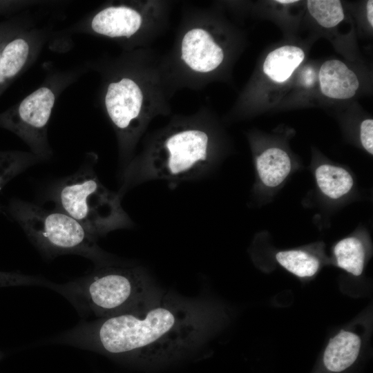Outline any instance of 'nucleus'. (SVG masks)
Segmentation results:
<instances>
[{
    "label": "nucleus",
    "instance_id": "obj_1",
    "mask_svg": "<svg viewBox=\"0 0 373 373\" xmlns=\"http://www.w3.org/2000/svg\"><path fill=\"white\" fill-rule=\"evenodd\" d=\"M218 313L204 296L165 291L144 310L82 320L52 339L140 366L165 365L204 347L216 331Z\"/></svg>",
    "mask_w": 373,
    "mask_h": 373
},
{
    "label": "nucleus",
    "instance_id": "obj_2",
    "mask_svg": "<svg viewBox=\"0 0 373 373\" xmlns=\"http://www.w3.org/2000/svg\"><path fill=\"white\" fill-rule=\"evenodd\" d=\"M213 142L204 112L173 119L124 166L118 192L123 196L132 187L151 180L175 186L204 178L212 164Z\"/></svg>",
    "mask_w": 373,
    "mask_h": 373
},
{
    "label": "nucleus",
    "instance_id": "obj_3",
    "mask_svg": "<svg viewBox=\"0 0 373 373\" xmlns=\"http://www.w3.org/2000/svg\"><path fill=\"white\" fill-rule=\"evenodd\" d=\"M110 75L104 85L102 104L125 166L150 122L169 112L172 81L164 63L142 58L124 62Z\"/></svg>",
    "mask_w": 373,
    "mask_h": 373
},
{
    "label": "nucleus",
    "instance_id": "obj_4",
    "mask_svg": "<svg viewBox=\"0 0 373 373\" xmlns=\"http://www.w3.org/2000/svg\"><path fill=\"white\" fill-rule=\"evenodd\" d=\"M48 288L68 300L84 319L144 310L166 291L142 266L118 259L66 283L51 282Z\"/></svg>",
    "mask_w": 373,
    "mask_h": 373
},
{
    "label": "nucleus",
    "instance_id": "obj_5",
    "mask_svg": "<svg viewBox=\"0 0 373 373\" xmlns=\"http://www.w3.org/2000/svg\"><path fill=\"white\" fill-rule=\"evenodd\" d=\"M23 231L30 241L49 259L74 254L90 260L95 267L116 260L79 222L55 208L46 209L18 198L0 207Z\"/></svg>",
    "mask_w": 373,
    "mask_h": 373
},
{
    "label": "nucleus",
    "instance_id": "obj_6",
    "mask_svg": "<svg viewBox=\"0 0 373 373\" xmlns=\"http://www.w3.org/2000/svg\"><path fill=\"white\" fill-rule=\"evenodd\" d=\"M93 158L54 184L49 198L55 208L70 216L98 239L113 231L131 228L133 223L122 206V195L101 182Z\"/></svg>",
    "mask_w": 373,
    "mask_h": 373
},
{
    "label": "nucleus",
    "instance_id": "obj_7",
    "mask_svg": "<svg viewBox=\"0 0 373 373\" xmlns=\"http://www.w3.org/2000/svg\"><path fill=\"white\" fill-rule=\"evenodd\" d=\"M70 78L46 82L21 101L0 113V128L20 137L41 160L52 151L48 140V126L56 99Z\"/></svg>",
    "mask_w": 373,
    "mask_h": 373
},
{
    "label": "nucleus",
    "instance_id": "obj_8",
    "mask_svg": "<svg viewBox=\"0 0 373 373\" xmlns=\"http://www.w3.org/2000/svg\"><path fill=\"white\" fill-rule=\"evenodd\" d=\"M204 14L188 20L175 44L174 67L192 79L204 80L222 64L225 52Z\"/></svg>",
    "mask_w": 373,
    "mask_h": 373
},
{
    "label": "nucleus",
    "instance_id": "obj_9",
    "mask_svg": "<svg viewBox=\"0 0 373 373\" xmlns=\"http://www.w3.org/2000/svg\"><path fill=\"white\" fill-rule=\"evenodd\" d=\"M160 4L148 1L108 5L92 16L89 28L96 35L111 39H135L161 21L164 8Z\"/></svg>",
    "mask_w": 373,
    "mask_h": 373
},
{
    "label": "nucleus",
    "instance_id": "obj_10",
    "mask_svg": "<svg viewBox=\"0 0 373 373\" xmlns=\"http://www.w3.org/2000/svg\"><path fill=\"white\" fill-rule=\"evenodd\" d=\"M38 35L20 23L8 39L0 60V96L28 67L39 47Z\"/></svg>",
    "mask_w": 373,
    "mask_h": 373
},
{
    "label": "nucleus",
    "instance_id": "obj_11",
    "mask_svg": "<svg viewBox=\"0 0 373 373\" xmlns=\"http://www.w3.org/2000/svg\"><path fill=\"white\" fill-rule=\"evenodd\" d=\"M319 83L322 93L336 99L354 97L359 86L356 74L338 59L323 64L319 70Z\"/></svg>",
    "mask_w": 373,
    "mask_h": 373
},
{
    "label": "nucleus",
    "instance_id": "obj_12",
    "mask_svg": "<svg viewBox=\"0 0 373 373\" xmlns=\"http://www.w3.org/2000/svg\"><path fill=\"white\" fill-rule=\"evenodd\" d=\"M361 339L356 334L342 330L331 338L323 354V365L327 370L339 373L356 361L360 351Z\"/></svg>",
    "mask_w": 373,
    "mask_h": 373
},
{
    "label": "nucleus",
    "instance_id": "obj_13",
    "mask_svg": "<svg viewBox=\"0 0 373 373\" xmlns=\"http://www.w3.org/2000/svg\"><path fill=\"white\" fill-rule=\"evenodd\" d=\"M256 167L262 183L268 187H276L289 175L291 162L285 151L272 147L266 149L256 157Z\"/></svg>",
    "mask_w": 373,
    "mask_h": 373
},
{
    "label": "nucleus",
    "instance_id": "obj_14",
    "mask_svg": "<svg viewBox=\"0 0 373 373\" xmlns=\"http://www.w3.org/2000/svg\"><path fill=\"white\" fill-rule=\"evenodd\" d=\"M305 58L304 51L295 46H283L270 52L263 64L265 74L278 83L287 81Z\"/></svg>",
    "mask_w": 373,
    "mask_h": 373
},
{
    "label": "nucleus",
    "instance_id": "obj_15",
    "mask_svg": "<svg viewBox=\"0 0 373 373\" xmlns=\"http://www.w3.org/2000/svg\"><path fill=\"white\" fill-rule=\"evenodd\" d=\"M316 183L321 192L332 199L340 198L352 189L354 180L343 168L324 164L315 171Z\"/></svg>",
    "mask_w": 373,
    "mask_h": 373
},
{
    "label": "nucleus",
    "instance_id": "obj_16",
    "mask_svg": "<svg viewBox=\"0 0 373 373\" xmlns=\"http://www.w3.org/2000/svg\"><path fill=\"white\" fill-rule=\"evenodd\" d=\"M334 254L339 267L354 276L362 274L365 249L359 239L348 237L340 240L334 248Z\"/></svg>",
    "mask_w": 373,
    "mask_h": 373
},
{
    "label": "nucleus",
    "instance_id": "obj_17",
    "mask_svg": "<svg viewBox=\"0 0 373 373\" xmlns=\"http://www.w3.org/2000/svg\"><path fill=\"white\" fill-rule=\"evenodd\" d=\"M40 161L31 152L0 151V190L16 176Z\"/></svg>",
    "mask_w": 373,
    "mask_h": 373
},
{
    "label": "nucleus",
    "instance_id": "obj_18",
    "mask_svg": "<svg viewBox=\"0 0 373 373\" xmlns=\"http://www.w3.org/2000/svg\"><path fill=\"white\" fill-rule=\"evenodd\" d=\"M276 258L281 266L298 277L312 276L319 268V262L314 256L300 250L279 251Z\"/></svg>",
    "mask_w": 373,
    "mask_h": 373
},
{
    "label": "nucleus",
    "instance_id": "obj_19",
    "mask_svg": "<svg viewBox=\"0 0 373 373\" xmlns=\"http://www.w3.org/2000/svg\"><path fill=\"white\" fill-rule=\"evenodd\" d=\"M307 6L309 14L323 27L333 28L344 19L343 6L338 0H309Z\"/></svg>",
    "mask_w": 373,
    "mask_h": 373
},
{
    "label": "nucleus",
    "instance_id": "obj_20",
    "mask_svg": "<svg viewBox=\"0 0 373 373\" xmlns=\"http://www.w3.org/2000/svg\"><path fill=\"white\" fill-rule=\"evenodd\" d=\"M51 282L43 277L19 272L0 271V288L15 286L36 285L48 288Z\"/></svg>",
    "mask_w": 373,
    "mask_h": 373
},
{
    "label": "nucleus",
    "instance_id": "obj_21",
    "mask_svg": "<svg viewBox=\"0 0 373 373\" xmlns=\"http://www.w3.org/2000/svg\"><path fill=\"white\" fill-rule=\"evenodd\" d=\"M360 139L363 148L371 155L373 154V119H367L360 126Z\"/></svg>",
    "mask_w": 373,
    "mask_h": 373
},
{
    "label": "nucleus",
    "instance_id": "obj_22",
    "mask_svg": "<svg viewBox=\"0 0 373 373\" xmlns=\"http://www.w3.org/2000/svg\"><path fill=\"white\" fill-rule=\"evenodd\" d=\"M19 24L17 20L0 22V60L3 48L8 39Z\"/></svg>",
    "mask_w": 373,
    "mask_h": 373
},
{
    "label": "nucleus",
    "instance_id": "obj_23",
    "mask_svg": "<svg viewBox=\"0 0 373 373\" xmlns=\"http://www.w3.org/2000/svg\"><path fill=\"white\" fill-rule=\"evenodd\" d=\"M26 2L17 1H0V15L9 13L25 6Z\"/></svg>",
    "mask_w": 373,
    "mask_h": 373
},
{
    "label": "nucleus",
    "instance_id": "obj_24",
    "mask_svg": "<svg viewBox=\"0 0 373 373\" xmlns=\"http://www.w3.org/2000/svg\"><path fill=\"white\" fill-rule=\"evenodd\" d=\"M367 8V17L370 26H373V1L369 0L366 6Z\"/></svg>",
    "mask_w": 373,
    "mask_h": 373
},
{
    "label": "nucleus",
    "instance_id": "obj_25",
    "mask_svg": "<svg viewBox=\"0 0 373 373\" xmlns=\"http://www.w3.org/2000/svg\"><path fill=\"white\" fill-rule=\"evenodd\" d=\"M277 3H282V4H289V3H294L296 2H298L297 0H278L276 1Z\"/></svg>",
    "mask_w": 373,
    "mask_h": 373
}]
</instances>
